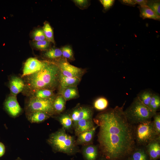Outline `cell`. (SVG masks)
<instances>
[{
    "label": "cell",
    "mask_w": 160,
    "mask_h": 160,
    "mask_svg": "<svg viewBox=\"0 0 160 160\" xmlns=\"http://www.w3.org/2000/svg\"><path fill=\"white\" fill-rule=\"evenodd\" d=\"M124 111L128 121L132 125L151 121L156 113L143 103L137 96Z\"/></svg>",
    "instance_id": "cell-4"
},
{
    "label": "cell",
    "mask_w": 160,
    "mask_h": 160,
    "mask_svg": "<svg viewBox=\"0 0 160 160\" xmlns=\"http://www.w3.org/2000/svg\"><path fill=\"white\" fill-rule=\"evenodd\" d=\"M153 93L150 89H145L141 91L137 94V97L143 103L148 107Z\"/></svg>",
    "instance_id": "cell-21"
},
{
    "label": "cell",
    "mask_w": 160,
    "mask_h": 160,
    "mask_svg": "<svg viewBox=\"0 0 160 160\" xmlns=\"http://www.w3.org/2000/svg\"><path fill=\"white\" fill-rule=\"evenodd\" d=\"M47 142L56 152L73 155L79 151L73 137L66 134L63 128L51 134Z\"/></svg>",
    "instance_id": "cell-3"
},
{
    "label": "cell",
    "mask_w": 160,
    "mask_h": 160,
    "mask_svg": "<svg viewBox=\"0 0 160 160\" xmlns=\"http://www.w3.org/2000/svg\"><path fill=\"white\" fill-rule=\"evenodd\" d=\"M100 160H108L103 157V158L101 159Z\"/></svg>",
    "instance_id": "cell-39"
},
{
    "label": "cell",
    "mask_w": 160,
    "mask_h": 160,
    "mask_svg": "<svg viewBox=\"0 0 160 160\" xmlns=\"http://www.w3.org/2000/svg\"><path fill=\"white\" fill-rule=\"evenodd\" d=\"M42 29L47 40L54 43L53 31L50 24L48 23H45Z\"/></svg>",
    "instance_id": "cell-27"
},
{
    "label": "cell",
    "mask_w": 160,
    "mask_h": 160,
    "mask_svg": "<svg viewBox=\"0 0 160 160\" xmlns=\"http://www.w3.org/2000/svg\"><path fill=\"white\" fill-rule=\"evenodd\" d=\"M4 106L8 113L13 117L18 116L22 111V108L17 101L16 96L12 94L6 99Z\"/></svg>",
    "instance_id": "cell-9"
},
{
    "label": "cell",
    "mask_w": 160,
    "mask_h": 160,
    "mask_svg": "<svg viewBox=\"0 0 160 160\" xmlns=\"http://www.w3.org/2000/svg\"><path fill=\"white\" fill-rule=\"evenodd\" d=\"M108 105V100L103 97H99L94 102V106L97 110L103 111L106 109Z\"/></svg>",
    "instance_id": "cell-26"
},
{
    "label": "cell",
    "mask_w": 160,
    "mask_h": 160,
    "mask_svg": "<svg viewBox=\"0 0 160 160\" xmlns=\"http://www.w3.org/2000/svg\"><path fill=\"white\" fill-rule=\"evenodd\" d=\"M60 93L66 101L76 98L79 96L77 86H71L65 88Z\"/></svg>",
    "instance_id": "cell-20"
},
{
    "label": "cell",
    "mask_w": 160,
    "mask_h": 160,
    "mask_svg": "<svg viewBox=\"0 0 160 160\" xmlns=\"http://www.w3.org/2000/svg\"><path fill=\"white\" fill-rule=\"evenodd\" d=\"M82 153L85 160H96L98 154V149L94 145H89L84 147Z\"/></svg>",
    "instance_id": "cell-19"
},
{
    "label": "cell",
    "mask_w": 160,
    "mask_h": 160,
    "mask_svg": "<svg viewBox=\"0 0 160 160\" xmlns=\"http://www.w3.org/2000/svg\"><path fill=\"white\" fill-rule=\"evenodd\" d=\"M153 126L158 135L160 136V114L156 112L153 116Z\"/></svg>",
    "instance_id": "cell-33"
},
{
    "label": "cell",
    "mask_w": 160,
    "mask_h": 160,
    "mask_svg": "<svg viewBox=\"0 0 160 160\" xmlns=\"http://www.w3.org/2000/svg\"><path fill=\"white\" fill-rule=\"evenodd\" d=\"M75 3L80 7H84L87 3V1L84 0H76L74 1Z\"/></svg>",
    "instance_id": "cell-36"
},
{
    "label": "cell",
    "mask_w": 160,
    "mask_h": 160,
    "mask_svg": "<svg viewBox=\"0 0 160 160\" xmlns=\"http://www.w3.org/2000/svg\"><path fill=\"white\" fill-rule=\"evenodd\" d=\"M32 36L35 41L43 40L46 39L43 30L41 29L35 30L33 33Z\"/></svg>",
    "instance_id": "cell-31"
},
{
    "label": "cell",
    "mask_w": 160,
    "mask_h": 160,
    "mask_svg": "<svg viewBox=\"0 0 160 160\" xmlns=\"http://www.w3.org/2000/svg\"><path fill=\"white\" fill-rule=\"evenodd\" d=\"M98 126H95L91 130L83 132L78 136L76 141L77 144H84L89 143L92 142L96 130Z\"/></svg>",
    "instance_id": "cell-17"
},
{
    "label": "cell",
    "mask_w": 160,
    "mask_h": 160,
    "mask_svg": "<svg viewBox=\"0 0 160 160\" xmlns=\"http://www.w3.org/2000/svg\"><path fill=\"white\" fill-rule=\"evenodd\" d=\"M115 0H100L103 5L105 10H108L113 5Z\"/></svg>",
    "instance_id": "cell-34"
},
{
    "label": "cell",
    "mask_w": 160,
    "mask_h": 160,
    "mask_svg": "<svg viewBox=\"0 0 160 160\" xmlns=\"http://www.w3.org/2000/svg\"><path fill=\"white\" fill-rule=\"evenodd\" d=\"M55 97L40 99L32 97L26 107V113L35 111L45 112L51 116L55 113L53 107Z\"/></svg>",
    "instance_id": "cell-6"
},
{
    "label": "cell",
    "mask_w": 160,
    "mask_h": 160,
    "mask_svg": "<svg viewBox=\"0 0 160 160\" xmlns=\"http://www.w3.org/2000/svg\"><path fill=\"white\" fill-rule=\"evenodd\" d=\"M5 148L4 145L0 142V157L3 156L5 153Z\"/></svg>",
    "instance_id": "cell-37"
},
{
    "label": "cell",
    "mask_w": 160,
    "mask_h": 160,
    "mask_svg": "<svg viewBox=\"0 0 160 160\" xmlns=\"http://www.w3.org/2000/svg\"><path fill=\"white\" fill-rule=\"evenodd\" d=\"M140 16L143 19H153L160 20V16L158 15L147 5L139 6Z\"/></svg>",
    "instance_id": "cell-18"
},
{
    "label": "cell",
    "mask_w": 160,
    "mask_h": 160,
    "mask_svg": "<svg viewBox=\"0 0 160 160\" xmlns=\"http://www.w3.org/2000/svg\"><path fill=\"white\" fill-rule=\"evenodd\" d=\"M53 90L47 89H40L35 92L32 97L40 99H47L53 96Z\"/></svg>",
    "instance_id": "cell-23"
},
{
    "label": "cell",
    "mask_w": 160,
    "mask_h": 160,
    "mask_svg": "<svg viewBox=\"0 0 160 160\" xmlns=\"http://www.w3.org/2000/svg\"><path fill=\"white\" fill-rule=\"evenodd\" d=\"M60 74L58 65L46 62L40 71L25 77V88L28 93L32 94L40 89L54 91L59 84Z\"/></svg>",
    "instance_id": "cell-2"
},
{
    "label": "cell",
    "mask_w": 160,
    "mask_h": 160,
    "mask_svg": "<svg viewBox=\"0 0 160 160\" xmlns=\"http://www.w3.org/2000/svg\"><path fill=\"white\" fill-rule=\"evenodd\" d=\"M93 114L92 108L82 107L74 109L70 116L74 125L78 121L82 119H92Z\"/></svg>",
    "instance_id": "cell-10"
},
{
    "label": "cell",
    "mask_w": 160,
    "mask_h": 160,
    "mask_svg": "<svg viewBox=\"0 0 160 160\" xmlns=\"http://www.w3.org/2000/svg\"><path fill=\"white\" fill-rule=\"evenodd\" d=\"M160 139L151 141L146 145L145 148L149 160H157L160 157Z\"/></svg>",
    "instance_id": "cell-11"
},
{
    "label": "cell",
    "mask_w": 160,
    "mask_h": 160,
    "mask_svg": "<svg viewBox=\"0 0 160 160\" xmlns=\"http://www.w3.org/2000/svg\"><path fill=\"white\" fill-rule=\"evenodd\" d=\"M46 62L41 61L36 58L30 57L25 62L23 71L21 77L33 74L41 70Z\"/></svg>",
    "instance_id": "cell-7"
},
{
    "label": "cell",
    "mask_w": 160,
    "mask_h": 160,
    "mask_svg": "<svg viewBox=\"0 0 160 160\" xmlns=\"http://www.w3.org/2000/svg\"><path fill=\"white\" fill-rule=\"evenodd\" d=\"M147 5L160 16V0H148Z\"/></svg>",
    "instance_id": "cell-29"
},
{
    "label": "cell",
    "mask_w": 160,
    "mask_h": 160,
    "mask_svg": "<svg viewBox=\"0 0 160 160\" xmlns=\"http://www.w3.org/2000/svg\"><path fill=\"white\" fill-rule=\"evenodd\" d=\"M81 78L66 77L60 73L59 85L60 93L65 89L71 86H77L80 82Z\"/></svg>",
    "instance_id": "cell-13"
},
{
    "label": "cell",
    "mask_w": 160,
    "mask_h": 160,
    "mask_svg": "<svg viewBox=\"0 0 160 160\" xmlns=\"http://www.w3.org/2000/svg\"><path fill=\"white\" fill-rule=\"evenodd\" d=\"M135 142L139 145H146L153 140L160 139L156 133L153 121H147L137 124L134 128Z\"/></svg>",
    "instance_id": "cell-5"
},
{
    "label": "cell",
    "mask_w": 160,
    "mask_h": 160,
    "mask_svg": "<svg viewBox=\"0 0 160 160\" xmlns=\"http://www.w3.org/2000/svg\"><path fill=\"white\" fill-rule=\"evenodd\" d=\"M74 127L75 133L78 136L83 132L91 130L95 126L92 119H82L78 121Z\"/></svg>",
    "instance_id": "cell-12"
},
{
    "label": "cell",
    "mask_w": 160,
    "mask_h": 160,
    "mask_svg": "<svg viewBox=\"0 0 160 160\" xmlns=\"http://www.w3.org/2000/svg\"><path fill=\"white\" fill-rule=\"evenodd\" d=\"M62 56L65 58L71 59L73 57V53L72 48L69 46H65L61 49Z\"/></svg>",
    "instance_id": "cell-32"
},
{
    "label": "cell",
    "mask_w": 160,
    "mask_h": 160,
    "mask_svg": "<svg viewBox=\"0 0 160 160\" xmlns=\"http://www.w3.org/2000/svg\"><path fill=\"white\" fill-rule=\"evenodd\" d=\"M148 107L153 111L156 112L160 108V96L157 93H153Z\"/></svg>",
    "instance_id": "cell-24"
},
{
    "label": "cell",
    "mask_w": 160,
    "mask_h": 160,
    "mask_svg": "<svg viewBox=\"0 0 160 160\" xmlns=\"http://www.w3.org/2000/svg\"><path fill=\"white\" fill-rule=\"evenodd\" d=\"M122 106L99 113L94 119L103 156L108 160H124L135 149L134 128L128 121Z\"/></svg>",
    "instance_id": "cell-1"
},
{
    "label": "cell",
    "mask_w": 160,
    "mask_h": 160,
    "mask_svg": "<svg viewBox=\"0 0 160 160\" xmlns=\"http://www.w3.org/2000/svg\"><path fill=\"white\" fill-rule=\"evenodd\" d=\"M66 100L61 94L55 98L53 107L55 113H59L65 109Z\"/></svg>",
    "instance_id": "cell-22"
},
{
    "label": "cell",
    "mask_w": 160,
    "mask_h": 160,
    "mask_svg": "<svg viewBox=\"0 0 160 160\" xmlns=\"http://www.w3.org/2000/svg\"><path fill=\"white\" fill-rule=\"evenodd\" d=\"M28 120L31 123H39L48 119L51 116L41 111H35L26 113Z\"/></svg>",
    "instance_id": "cell-15"
},
{
    "label": "cell",
    "mask_w": 160,
    "mask_h": 160,
    "mask_svg": "<svg viewBox=\"0 0 160 160\" xmlns=\"http://www.w3.org/2000/svg\"><path fill=\"white\" fill-rule=\"evenodd\" d=\"M124 160H149L145 148H135Z\"/></svg>",
    "instance_id": "cell-16"
},
{
    "label": "cell",
    "mask_w": 160,
    "mask_h": 160,
    "mask_svg": "<svg viewBox=\"0 0 160 160\" xmlns=\"http://www.w3.org/2000/svg\"><path fill=\"white\" fill-rule=\"evenodd\" d=\"M136 4L139 6L147 5L148 0H134Z\"/></svg>",
    "instance_id": "cell-38"
},
{
    "label": "cell",
    "mask_w": 160,
    "mask_h": 160,
    "mask_svg": "<svg viewBox=\"0 0 160 160\" xmlns=\"http://www.w3.org/2000/svg\"><path fill=\"white\" fill-rule=\"evenodd\" d=\"M58 66L60 73L68 77L81 78L84 73L82 69L72 65L67 61L61 62Z\"/></svg>",
    "instance_id": "cell-8"
},
{
    "label": "cell",
    "mask_w": 160,
    "mask_h": 160,
    "mask_svg": "<svg viewBox=\"0 0 160 160\" xmlns=\"http://www.w3.org/2000/svg\"><path fill=\"white\" fill-rule=\"evenodd\" d=\"M49 42L47 40L35 41L33 44L34 46L39 49L45 50L49 46Z\"/></svg>",
    "instance_id": "cell-30"
},
{
    "label": "cell",
    "mask_w": 160,
    "mask_h": 160,
    "mask_svg": "<svg viewBox=\"0 0 160 160\" xmlns=\"http://www.w3.org/2000/svg\"><path fill=\"white\" fill-rule=\"evenodd\" d=\"M46 57L51 59H56L62 56L61 49L59 48H54L47 51L44 54Z\"/></svg>",
    "instance_id": "cell-28"
},
{
    "label": "cell",
    "mask_w": 160,
    "mask_h": 160,
    "mask_svg": "<svg viewBox=\"0 0 160 160\" xmlns=\"http://www.w3.org/2000/svg\"><path fill=\"white\" fill-rule=\"evenodd\" d=\"M15 160H22V159H21L20 158H18L17 159H16Z\"/></svg>",
    "instance_id": "cell-40"
},
{
    "label": "cell",
    "mask_w": 160,
    "mask_h": 160,
    "mask_svg": "<svg viewBox=\"0 0 160 160\" xmlns=\"http://www.w3.org/2000/svg\"><path fill=\"white\" fill-rule=\"evenodd\" d=\"M9 87L11 94L16 96L25 88V83L21 78L13 77L10 81Z\"/></svg>",
    "instance_id": "cell-14"
},
{
    "label": "cell",
    "mask_w": 160,
    "mask_h": 160,
    "mask_svg": "<svg viewBox=\"0 0 160 160\" xmlns=\"http://www.w3.org/2000/svg\"><path fill=\"white\" fill-rule=\"evenodd\" d=\"M59 121L64 129L69 130L71 128L73 121L70 116L63 115L59 117Z\"/></svg>",
    "instance_id": "cell-25"
},
{
    "label": "cell",
    "mask_w": 160,
    "mask_h": 160,
    "mask_svg": "<svg viewBox=\"0 0 160 160\" xmlns=\"http://www.w3.org/2000/svg\"><path fill=\"white\" fill-rule=\"evenodd\" d=\"M119 1L122 4L131 6L134 7L137 4L134 0H122Z\"/></svg>",
    "instance_id": "cell-35"
}]
</instances>
